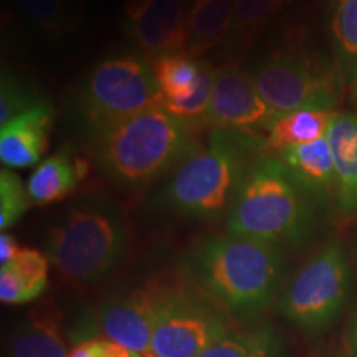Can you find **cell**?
<instances>
[{"label": "cell", "mask_w": 357, "mask_h": 357, "mask_svg": "<svg viewBox=\"0 0 357 357\" xmlns=\"http://www.w3.org/2000/svg\"><path fill=\"white\" fill-rule=\"evenodd\" d=\"M195 288L227 314L252 318L273 303L284 278L281 247L235 234L205 240L187 260Z\"/></svg>", "instance_id": "obj_1"}, {"label": "cell", "mask_w": 357, "mask_h": 357, "mask_svg": "<svg viewBox=\"0 0 357 357\" xmlns=\"http://www.w3.org/2000/svg\"><path fill=\"white\" fill-rule=\"evenodd\" d=\"M200 129L159 102L96 136L93 159L113 184L137 189L172 174L200 146Z\"/></svg>", "instance_id": "obj_2"}, {"label": "cell", "mask_w": 357, "mask_h": 357, "mask_svg": "<svg viewBox=\"0 0 357 357\" xmlns=\"http://www.w3.org/2000/svg\"><path fill=\"white\" fill-rule=\"evenodd\" d=\"M265 153V136L211 131L207 144L174 169L160 195L164 207L202 220L227 217L248 169Z\"/></svg>", "instance_id": "obj_3"}, {"label": "cell", "mask_w": 357, "mask_h": 357, "mask_svg": "<svg viewBox=\"0 0 357 357\" xmlns=\"http://www.w3.org/2000/svg\"><path fill=\"white\" fill-rule=\"evenodd\" d=\"M311 218V195L278 155L265 153L248 169L225 220L230 234L281 247L301 243Z\"/></svg>", "instance_id": "obj_4"}, {"label": "cell", "mask_w": 357, "mask_h": 357, "mask_svg": "<svg viewBox=\"0 0 357 357\" xmlns=\"http://www.w3.org/2000/svg\"><path fill=\"white\" fill-rule=\"evenodd\" d=\"M128 243L121 211L105 199L88 197L70 205L50 230L47 255L63 278L91 284L121 263Z\"/></svg>", "instance_id": "obj_5"}, {"label": "cell", "mask_w": 357, "mask_h": 357, "mask_svg": "<svg viewBox=\"0 0 357 357\" xmlns=\"http://www.w3.org/2000/svg\"><path fill=\"white\" fill-rule=\"evenodd\" d=\"M162 102L151 60L139 50H119L88 71L75 95V118L89 141L106 129Z\"/></svg>", "instance_id": "obj_6"}, {"label": "cell", "mask_w": 357, "mask_h": 357, "mask_svg": "<svg viewBox=\"0 0 357 357\" xmlns=\"http://www.w3.org/2000/svg\"><path fill=\"white\" fill-rule=\"evenodd\" d=\"M250 75L275 118L305 108L334 109L346 88L336 65L300 47L266 53Z\"/></svg>", "instance_id": "obj_7"}, {"label": "cell", "mask_w": 357, "mask_h": 357, "mask_svg": "<svg viewBox=\"0 0 357 357\" xmlns=\"http://www.w3.org/2000/svg\"><path fill=\"white\" fill-rule=\"evenodd\" d=\"M349 289L351 268L344 248L337 242L328 243L289 281L280 311L303 331H323L342 311Z\"/></svg>", "instance_id": "obj_8"}, {"label": "cell", "mask_w": 357, "mask_h": 357, "mask_svg": "<svg viewBox=\"0 0 357 357\" xmlns=\"http://www.w3.org/2000/svg\"><path fill=\"white\" fill-rule=\"evenodd\" d=\"M230 331L227 312L194 288H167L147 357H199Z\"/></svg>", "instance_id": "obj_9"}, {"label": "cell", "mask_w": 357, "mask_h": 357, "mask_svg": "<svg viewBox=\"0 0 357 357\" xmlns=\"http://www.w3.org/2000/svg\"><path fill=\"white\" fill-rule=\"evenodd\" d=\"M275 114L258 93L252 75L240 63L225 61L215 68V79L202 128L265 136Z\"/></svg>", "instance_id": "obj_10"}, {"label": "cell", "mask_w": 357, "mask_h": 357, "mask_svg": "<svg viewBox=\"0 0 357 357\" xmlns=\"http://www.w3.org/2000/svg\"><path fill=\"white\" fill-rule=\"evenodd\" d=\"M166 293L167 288L151 284L114 294L98 310L96 326L111 341L147 357Z\"/></svg>", "instance_id": "obj_11"}, {"label": "cell", "mask_w": 357, "mask_h": 357, "mask_svg": "<svg viewBox=\"0 0 357 357\" xmlns=\"http://www.w3.org/2000/svg\"><path fill=\"white\" fill-rule=\"evenodd\" d=\"M187 12L185 0H126L124 33L149 60L185 52Z\"/></svg>", "instance_id": "obj_12"}, {"label": "cell", "mask_w": 357, "mask_h": 357, "mask_svg": "<svg viewBox=\"0 0 357 357\" xmlns=\"http://www.w3.org/2000/svg\"><path fill=\"white\" fill-rule=\"evenodd\" d=\"M55 109L42 101L0 126V160L7 169H26L40 164L48 149Z\"/></svg>", "instance_id": "obj_13"}, {"label": "cell", "mask_w": 357, "mask_h": 357, "mask_svg": "<svg viewBox=\"0 0 357 357\" xmlns=\"http://www.w3.org/2000/svg\"><path fill=\"white\" fill-rule=\"evenodd\" d=\"M276 155L311 197H336V164L328 136L307 144L293 146Z\"/></svg>", "instance_id": "obj_14"}, {"label": "cell", "mask_w": 357, "mask_h": 357, "mask_svg": "<svg viewBox=\"0 0 357 357\" xmlns=\"http://www.w3.org/2000/svg\"><path fill=\"white\" fill-rule=\"evenodd\" d=\"M336 164V200L341 212L357 213V113L336 111L328 131Z\"/></svg>", "instance_id": "obj_15"}, {"label": "cell", "mask_w": 357, "mask_h": 357, "mask_svg": "<svg viewBox=\"0 0 357 357\" xmlns=\"http://www.w3.org/2000/svg\"><path fill=\"white\" fill-rule=\"evenodd\" d=\"M7 357H68L58 312L50 307L30 311L8 336Z\"/></svg>", "instance_id": "obj_16"}, {"label": "cell", "mask_w": 357, "mask_h": 357, "mask_svg": "<svg viewBox=\"0 0 357 357\" xmlns=\"http://www.w3.org/2000/svg\"><path fill=\"white\" fill-rule=\"evenodd\" d=\"M235 0H192L187 12L185 53L202 58L229 38Z\"/></svg>", "instance_id": "obj_17"}, {"label": "cell", "mask_w": 357, "mask_h": 357, "mask_svg": "<svg viewBox=\"0 0 357 357\" xmlns=\"http://www.w3.org/2000/svg\"><path fill=\"white\" fill-rule=\"evenodd\" d=\"M88 166L66 153H56L43 159L26 182L32 204L47 205L68 197L77 189Z\"/></svg>", "instance_id": "obj_18"}, {"label": "cell", "mask_w": 357, "mask_h": 357, "mask_svg": "<svg viewBox=\"0 0 357 357\" xmlns=\"http://www.w3.org/2000/svg\"><path fill=\"white\" fill-rule=\"evenodd\" d=\"M336 109L305 108L276 116L265 132L266 153L276 154L293 146L314 142L328 136Z\"/></svg>", "instance_id": "obj_19"}, {"label": "cell", "mask_w": 357, "mask_h": 357, "mask_svg": "<svg viewBox=\"0 0 357 357\" xmlns=\"http://www.w3.org/2000/svg\"><path fill=\"white\" fill-rule=\"evenodd\" d=\"M289 0H235L231 29L223 45L227 61L240 63L266 25L281 12Z\"/></svg>", "instance_id": "obj_20"}, {"label": "cell", "mask_w": 357, "mask_h": 357, "mask_svg": "<svg viewBox=\"0 0 357 357\" xmlns=\"http://www.w3.org/2000/svg\"><path fill=\"white\" fill-rule=\"evenodd\" d=\"M329 40L334 65L347 88L357 77V0L329 2Z\"/></svg>", "instance_id": "obj_21"}, {"label": "cell", "mask_w": 357, "mask_h": 357, "mask_svg": "<svg viewBox=\"0 0 357 357\" xmlns=\"http://www.w3.org/2000/svg\"><path fill=\"white\" fill-rule=\"evenodd\" d=\"M35 32L52 43L68 38L79 24L73 0H12Z\"/></svg>", "instance_id": "obj_22"}, {"label": "cell", "mask_w": 357, "mask_h": 357, "mask_svg": "<svg viewBox=\"0 0 357 357\" xmlns=\"http://www.w3.org/2000/svg\"><path fill=\"white\" fill-rule=\"evenodd\" d=\"M199 357H284V349L273 328L257 324L229 331Z\"/></svg>", "instance_id": "obj_23"}, {"label": "cell", "mask_w": 357, "mask_h": 357, "mask_svg": "<svg viewBox=\"0 0 357 357\" xmlns=\"http://www.w3.org/2000/svg\"><path fill=\"white\" fill-rule=\"evenodd\" d=\"M30 199L26 185L12 169L0 171V229L6 231L15 225L29 211Z\"/></svg>", "instance_id": "obj_24"}, {"label": "cell", "mask_w": 357, "mask_h": 357, "mask_svg": "<svg viewBox=\"0 0 357 357\" xmlns=\"http://www.w3.org/2000/svg\"><path fill=\"white\" fill-rule=\"evenodd\" d=\"M37 93L29 84L13 75L12 71H2L0 79V126L13 118L25 113L26 109L33 108L35 105L42 102Z\"/></svg>", "instance_id": "obj_25"}, {"label": "cell", "mask_w": 357, "mask_h": 357, "mask_svg": "<svg viewBox=\"0 0 357 357\" xmlns=\"http://www.w3.org/2000/svg\"><path fill=\"white\" fill-rule=\"evenodd\" d=\"M48 261L50 260L37 250L20 248L13 261L10 265H7L13 273L19 276L29 301L38 298L43 293V289L47 288Z\"/></svg>", "instance_id": "obj_26"}, {"label": "cell", "mask_w": 357, "mask_h": 357, "mask_svg": "<svg viewBox=\"0 0 357 357\" xmlns=\"http://www.w3.org/2000/svg\"><path fill=\"white\" fill-rule=\"evenodd\" d=\"M0 300L6 305H22L29 303L24 284L8 266L0 268Z\"/></svg>", "instance_id": "obj_27"}, {"label": "cell", "mask_w": 357, "mask_h": 357, "mask_svg": "<svg viewBox=\"0 0 357 357\" xmlns=\"http://www.w3.org/2000/svg\"><path fill=\"white\" fill-rule=\"evenodd\" d=\"M19 252L20 248L19 245H17V240L13 238V235L7 234V231H2V235H0V265H10Z\"/></svg>", "instance_id": "obj_28"}, {"label": "cell", "mask_w": 357, "mask_h": 357, "mask_svg": "<svg viewBox=\"0 0 357 357\" xmlns=\"http://www.w3.org/2000/svg\"><path fill=\"white\" fill-rule=\"evenodd\" d=\"M68 357H105L102 352V339H89L78 344Z\"/></svg>", "instance_id": "obj_29"}, {"label": "cell", "mask_w": 357, "mask_h": 357, "mask_svg": "<svg viewBox=\"0 0 357 357\" xmlns=\"http://www.w3.org/2000/svg\"><path fill=\"white\" fill-rule=\"evenodd\" d=\"M347 346H349L352 357H357V314L351 323L349 333H347Z\"/></svg>", "instance_id": "obj_30"}, {"label": "cell", "mask_w": 357, "mask_h": 357, "mask_svg": "<svg viewBox=\"0 0 357 357\" xmlns=\"http://www.w3.org/2000/svg\"><path fill=\"white\" fill-rule=\"evenodd\" d=\"M347 100H349L352 106L357 108V77L347 84Z\"/></svg>", "instance_id": "obj_31"}, {"label": "cell", "mask_w": 357, "mask_h": 357, "mask_svg": "<svg viewBox=\"0 0 357 357\" xmlns=\"http://www.w3.org/2000/svg\"><path fill=\"white\" fill-rule=\"evenodd\" d=\"M132 357H146V356H142V354H132Z\"/></svg>", "instance_id": "obj_32"}, {"label": "cell", "mask_w": 357, "mask_h": 357, "mask_svg": "<svg viewBox=\"0 0 357 357\" xmlns=\"http://www.w3.org/2000/svg\"><path fill=\"white\" fill-rule=\"evenodd\" d=\"M356 258H357V243H356Z\"/></svg>", "instance_id": "obj_33"}]
</instances>
